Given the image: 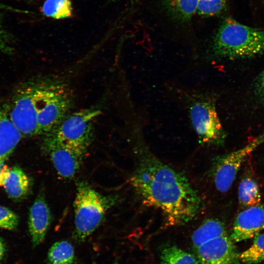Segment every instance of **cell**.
<instances>
[{
  "label": "cell",
  "instance_id": "6da1fadb",
  "mask_svg": "<svg viewBox=\"0 0 264 264\" xmlns=\"http://www.w3.org/2000/svg\"><path fill=\"white\" fill-rule=\"evenodd\" d=\"M141 153L130 183L143 203L160 210L171 225L194 219L201 201L186 177L150 153Z\"/></svg>",
  "mask_w": 264,
  "mask_h": 264
},
{
  "label": "cell",
  "instance_id": "7a4b0ae2",
  "mask_svg": "<svg viewBox=\"0 0 264 264\" xmlns=\"http://www.w3.org/2000/svg\"><path fill=\"white\" fill-rule=\"evenodd\" d=\"M212 55L217 58L242 59L264 53V30L225 19L213 41Z\"/></svg>",
  "mask_w": 264,
  "mask_h": 264
},
{
  "label": "cell",
  "instance_id": "3957f363",
  "mask_svg": "<svg viewBox=\"0 0 264 264\" xmlns=\"http://www.w3.org/2000/svg\"><path fill=\"white\" fill-rule=\"evenodd\" d=\"M117 200L115 196H104L86 183L78 182L73 203L74 240L79 243L84 242L101 224L107 212Z\"/></svg>",
  "mask_w": 264,
  "mask_h": 264
},
{
  "label": "cell",
  "instance_id": "277c9868",
  "mask_svg": "<svg viewBox=\"0 0 264 264\" xmlns=\"http://www.w3.org/2000/svg\"><path fill=\"white\" fill-rule=\"evenodd\" d=\"M74 97L67 84L62 79L45 76L38 102L39 135H45L69 113Z\"/></svg>",
  "mask_w": 264,
  "mask_h": 264
},
{
  "label": "cell",
  "instance_id": "5b68a950",
  "mask_svg": "<svg viewBox=\"0 0 264 264\" xmlns=\"http://www.w3.org/2000/svg\"><path fill=\"white\" fill-rule=\"evenodd\" d=\"M190 121L201 144L220 145L225 132L213 97L201 92H184Z\"/></svg>",
  "mask_w": 264,
  "mask_h": 264
},
{
  "label": "cell",
  "instance_id": "8992f818",
  "mask_svg": "<svg viewBox=\"0 0 264 264\" xmlns=\"http://www.w3.org/2000/svg\"><path fill=\"white\" fill-rule=\"evenodd\" d=\"M41 82V76L22 83L6 104L10 118L24 136L39 135L37 102Z\"/></svg>",
  "mask_w": 264,
  "mask_h": 264
},
{
  "label": "cell",
  "instance_id": "52a82bcc",
  "mask_svg": "<svg viewBox=\"0 0 264 264\" xmlns=\"http://www.w3.org/2000/svg\"><path fill=\"white\" fill-rule=\"evenodd\" d=\"M102 113L91 107L67 114L45 137L88 150L93 138L94 120Z\"/></svg>",
  "mask_w": 264,
  "mask_h": 264
},
{
  "label": "cell",
  "instance_id": "ba28073f",
  "mask_svg": "<svg viewBox=\"0 0 264 264\" xmlns=\"http://www.w3.org/2000/svg\"><path fill=\"white\" fill-rule=\"evenodd\" d=\"M264 142V133L243 148L218 157L212 167V176L218 191L226 192L247 156Z\"/></svg>",
  "mask_w": 264,
  "mask_h": 264
},
{
  "label": "cell",
  "instance_id": "9c48e42d",
  "mask_svg": "<svg viewBox=\"0 0 264 264\" xmlns=\"http://www.w3.org/2000/svg\"><path fill=\"white\" fill-rule=\"evenodd\" d=\"M43 149L58 175L66 179L72 178L78 172L87 151L80 147L46 137L44 139Z\"/></svg>",
  "mask_w": 264,
  "mask_h": 264
},
{
  "label": "cell",
  "instance_id": "30bf717a",
  "mask_svg": "<svg viewBox=\"0 0 264 264\" xmlns=\"http://www.w3.org/2000/svg\"><path fill=\"white\" fill-rule=\"evenodd\" d=\"M233 241L226 235L212 240L195 249L200 264H241Z\"/></svg>",
  "mask_w": 264,
  "mask_h": 264
},
{
  "label": "cell",
  "instance_id": "8fae6325",
  "mask_svg": "<svg viewBox=\"0 0 264 264\" xmlns=\"http://www.w3.org/2000/svg\"><path fill=\"white\" fill-rule=\"evenodd\" d=\"M264 229V205L248 207L240 212L235 219L231 235L234 242L254 237Z\"/></svg>",
  "mask_w": 264,
  "mask_h": 264
},
{
  "label": "cell",
  "instance_id": "7c38bea8",
  "mask_svg": "<svg viewBox=\"0 0 264 264\" xmlns=\"http://www.w3.org/2000/svg\"><path fill=\"white\" fill-rule=\"evenodd\" d=\"M51 220L50 208L41 191L30 207L29 214L28 228L34 246L44 241Z\"/></svg>",
  "mask_w": 264,
  "mask_h": 264
},
{
  "label": "cell",
  "instance_id": "4fadbf2b",
  "mask_svg": "<svg viewBox=\"0 0 264 264\" xmlns=\"http://www.w3.org/2000/svg\"><path fill=\"white\" fill-rule=\"evenodd\" d=\"M22 136L10 118L7 104L0 102V170Z\"/></svg>",
  "mask_w": 264,
  "mask_h": 264
},
{
  "label": "cell",
  "instance_id": "5bb4252c",
  "mask_svg": "<svg viewBox=\"0 0 264 264\" xmlns=\"http://www.w3.org/2000/svg\"><path fill=\"white\" fill-rule=\"evenodd\" d=\"M6 193L14 200H20L27 197L32 187L30 177L18 165L11 168L4 167L1 182Z\"/></svg>",
  "mask_w": 264,
  "mask_h": 264
},
{
  "label": "cell",
  "instance_id": "9a60e30c",
  "mask_svg": "<svg viewBox=\"0 0 264 264\" xmlns=\"http://www.w3.org/2000/svg\"><path fill=\"white\" fill-rule=\"evenodd\" d=\"M227 235L224 224L217 219L205 220L193 233L191 241L195 250L207 242Z\"/></svg>",
  "mask_w": 264,
  "mask_h": 264
},
{
  "label": "cell",
  "instance_id": "2e32d148",
  "mask_svg": "<svg viewBox=\"0 0 264 264\" xmlns=\"http://www.w3.org/2000/svg\"><path fill=\"white\" fill-rule=\"evenodd\" d=\"M47 260L49 264H74L75 255L72 245L66 241L55 242L48 250Z\"/></svg>",
  "mask_w": 264,
  "mask_h": 264
},
{
  "label": "cell",
  "instance_id": "e0dca14e",
  "mask_svg": "<svg viewBox=\"0 0 264 264\" xmlns=\"http://www.w3.org/2000/svg\"><path fill=\"white\" fill-rule=\"evenodd\" d=\"M238 198L240 204L244 207L260 204L261 198L257 183L250 177L243 179L239 184Z\"/></svg>",
  "mask_w": 264,
  "mask_h": 264
},
{
  "label": "cell",
  "instance_id": "ac0fdd59",
  "mask_svg": "<svg viewBox=\"0 0 264 264\" xmlns=\"http://www.w3.org/2000/svg\"><path fill=\"white\" fill-rule=\"evenodd\" d=\"M192 254L176 246L164 248L161 252L160 264H199Z\"/></svg>",
  "mask_w": 264,
  "mask_h": 264
},
{
  "label": "cell",
  "instance_id": "d6986e66",
  "mask_svg": "<svg viewBox=\"0 0 264 264\" xmlns=\"http://www.w3.org/2000/svg\"><path fill=\"white\" fill-rule=\"evenodd\" d=\"M171 14L182 21L189 20L197 13L198 0H166Z\"/></svg>",
  "mask_w": 264,
  "mask_h": 264
},
{
  "label": "cell",
  "instance_id": "ffe728a7",
  "mask_svg": "<svg viewBox=\"0 0 264 264\" xmlns=\"http://www.w3.org/2000/svg\"><path fill=\"white\" fill-rule=\"evenodd\" d=\"M42 12L47 17L56 19H64L72 15V8L70 0H45Z\"/></svg>",
  "mask_w": 264,
  "mask_h": 264
},
{
  "label": "cell",
  "instance_id": "44dd1931",
  "mask_svg": "<svg viewBox=\"0 0 264 264\" xmlns=\"http://www.w3.org/2000/svg\"><path fill=\"white\" fill-rule=\"evenodd\" d=\"M239 257L241 261L246 264H257L264 261V233H258L252 245Z\"/></svg>",
  "mask_w": 264,
  "mask_h": 264
},
{
  "label": "cell",
  "instance_id": "7402d4cb",
  "mask_svg": "<svg viewBox=\"0 0 264 264\" xmlns=\"http://www.w3.org/2000/svg\"><path fill=\"white\" fill-rule=\"evenodd\" d=\"M4 22V14L0 12V53L11 55L14 53L15 39Z\"/></svg>",
  "mask_w": 264,
  "mask_h": 264
},
{
  "label": "cell",
  "instance_id": "603a6c76",
  "mask_svg": "<svg viewBox=\"0 0 264 264\" xmlns=\"http://www.w3.org/2000/svg\"><path fill=\"white\" fill-rule=\"evenodd\" d=\"M225 0H198L197 13L203 16H213L224 8Z\"/></svg>",
  "mask_w": 264,
  "mask_h": 264
},
{
  "label": "cell",
  "instance_id": "cb8c5ba5",
  "mask_svg": "<svg viewBox=\"0 0 264 264\" xmlns=\"http://www.w3.org/2000/svg\"><path fill=\"white\" fill-rule=\"evenodd\" d=\"M18 216L10 209L0 206V228L12 230L19 224Z\"/></svg>",
  "mask_w": 264,
  "mask_h": 264
},
{
  "label": "cell",
  "instance_id": "d4e9b609",
  "mask_svg": "<svg viewBox=\"0 0 264 264\" xmlns=\"http://www.w3.org/2000/svg\"><path fill=\"white\" fill-rule=\"evenodd\" d=\"M255 87L257 95L264 102V69L258 76Z\"/></svg>",
  "mask_w": 264,
  "mask_h": 264
},
{
  "label": "cell",
  "instance_id": "484cf974",
  "mask_svg": "<svg viewBox=\"0 0 264 264\" xmlns=\"http://www.w3.org/2000/svg\"><path fill=\"white\" fill-rule=\"evenodd\" d=\"M0 10L8 11H11V12H15V13L25 12L24 11L22 10L16 8L13 6L5 4L0 2Z\"/></svg>",
  "mask_w": 264,
  "mask_h": 264
},
{
  "label": "cell",
  "instance_id": "4316f807",
  "mask_svg": "<svg viewBox=\"0 0 264 264\" xmlns=\"http://www.w3.org/2000/svg\"><path fill=\"white\" fill-rule=\"evenodd\" d=\"M6 251V245L3 240L0 237V260L4 257Z\"/></svg>",
  "mask_w": 264,
  "mask_h": 264
},
{
  "label": "cell",
  "instance_id": "83f0119b",
  "mask_svg": "<svg viewBox=\"0 0 264 264\" xmlns=\"http://www.w3.org/2000/svg\"><path fill=\"white\" fill-rule=\"evenodd\" d=\"M109 0L110 1H111V2H113V1H117L118 0Z\"/></svg>",
  "mask_w": 264,
  "mask_h": 264
},
{
  "label": "cell",
  "instance_id": "f1b7e54d",
  "mask_svg": "<svg viewBox=\"0 0 264 264\" xmlns=\"http://www.w3.org/2000/svg\"><path fill=\"white\" fill-rule=\"evenodd\" d=\"M114 264H117V263H115Z\"/></svg>",
  "mask_w": 264,
  "mask_h": 264
},
{
  "label": "cell",
  "instance_id": "f546056e",
  "mask_svg": "<svg viewBox=\"0 0 264 264\" xmlns=\"http://www.w3.org/2000/svg\"></svg>",
  "mask_w": 264,
  "mask_h": 264
}]
</instances>
